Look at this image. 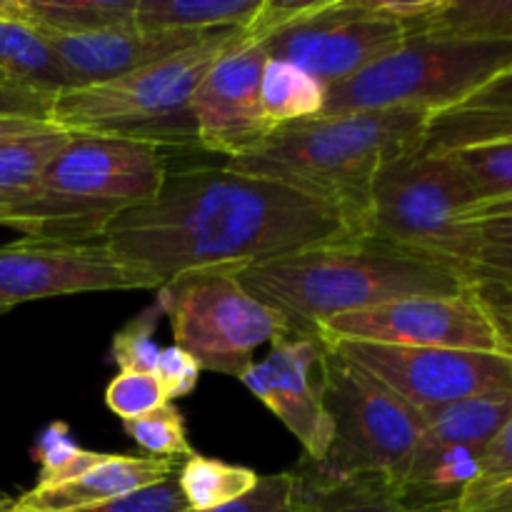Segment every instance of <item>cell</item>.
<instances>
[{
    "label": "cell",
    "instance_id": "obj_37",
    "mask_svg": "<svg viewBox=\"0 0 512 512\" xmlns=\"http://www.w3.org/2000/svg\"><path fill=\"white\" fill-rule=\"evenodd\" d=\"M55 95L28 88L23 83L0 75V118H33L50 123V108Z\"/></svg>",
    "mask_w": 512,
    "mask_h": 512
},
{
    "label": "cell",
    "instance_id": "obj_40",
    "mask_svg": "<svg viewBox=\"0 0 512 512\" xmlns=\"http://www.w3.org/2000/svg\"><path fill=\"white\" fill-rule=\"evenodd\" d=\"M458 508L478 512H512V478L500 485H493V488L463 495Z\"/></svg>",
    "mask_w": 512,
    "mask_h": 512
},
{
    "label": "cell",
    "instance_id": "obj_39",
    "mask_svg": "<svg viewBox=\"0 0 512 512\" xmlns=\"http://www.w3.org/2000/svg\"><path fill=\"white\" fill-rule=\"evenodd\" d=\"M480 300L488 308L490 318L498 325L500 335H503L505 345H508L512 355V290L510 288H475Z\"/></svg>",
    "mask_w": 512,
    "mask_h": 512
},
{
    "label": "cell",
    "instance_id": "obj_24",
    "mask_svg": "<svg viewBox=\"0 0 512 512\" xmlns=\"http://www.w3.org/2000/svg\"><path fill=\"white\" fill-rule=\"evenodd\" d=\"M0 75L50 95L65 90L63 73L48 43L5 13H0Z\"/></svg>",
    "mask_w": 512,
    "mask_h": 512
},
{
    "label": "cell",
    "instance_id": "obj_13",
    "mask_svg": "<svg viewBox=\"0 0 512 512\" xmlns=\"http://www.w3.org/2000/svg\"><path fill=\"white\" fill-rule=\"evenodd\" d=\"M323 340V338H320ZM418 413L512 390V355L323 340Z\"/></svg>",
    "mask_w": 512,
    "mask_h": 512
},
{
    "label": "cell",
    "instance_id": "obj_35",
    "mask_svg": "<svg viewBox=\"0 0 512 512\" xmlns=\"http://www.w3.org/2000/svg\"><path fill=\"white\" fill-rule=\"evenodd\" d=\"M188 500L178 485V475L160 480V483L145 485L128 495L108 500V503L93 505L78 512H188Z\"/></svg>",
    "mask_w": 512,
    "mask_h": 512
},
{
    "label": "cell",
    "instance_id": "obj_44",
    "mask_svg": "<svg viewBox=\"0 0 512 512\" xmlns=\"http://www.w3.org/2000/svg\"><path fill=\"white\" fill-rule=\"evenodd\" d=\"M3 313H5V310H3V308H0V315H3Z\"/></svg>",
    "mask_w": 512,
    "mask_h": 512
},
{
    "label": "cell",
    "instance_id": "obj_2",
    "mask_svg": "<svg viewBox=\"0 0 512 512\" xmlns=\"http://www.w3.org/2000/svg\"><path fill=\"white\" fill-rule=\"evenodd\" d=\"M428 110L388 108L320 115L275 128L258 148L225 168L258 175L323 200L360 235L375 175L390 160L423 150Z\"/></svg>",
    "mask_w": 512,
    "mask_h": 512
},
{
    "label": "cell",
    "instance_id": "obj_33",
    "mask_svg": "<svg viewBox=\"0 0 512 512\" xmlns=\"http://www.w3.org/2000/svg\"><path fill=\"white\" fill-rule=\"evenodd\" d=\"M165 403L170 400L155 373H118L105 388V405L123 423L143 418Z\"/></svg>",
    "mask_w": 512,
    "mask_h": 512
},
{
    "label": "cell",
    "instance_id": "obj_28",
    "mask_svg": "<svg viewBox=\"0 0 512 512\" xmlns=\"http://www.w3.org/2000/svg\"><path fill=\"white\" fill-rule=\"evenodd\" d=\"M105 458L108 453H93V450L80 448L68 425L55 420L38 435L33 445V460H38L40 468L35 488H55V485L70 483L103 463Z\"/></svg>",
    "mask_w": 512,
    "mask_h": 512
},
{
    "label": "cell",
    "instance_id": "obj_32",
    "mask_svg": "<svg viewBox=\"0 0 512 512\" xmlns=\"http://www.w3.org/2000/svg\"><path fill=\"white\" fill-rule=\"evenodd\" d=\"M160 318H163V310L158 305H150L113 335L110 360L118 365L120 373H155L160 350H163L155 343Z\"/></svg>",
    "mask_w": 512,
    "mask_h": 512
},
{
    "label": "cell",
    "instance_id": "obj_43",
    "mask_svg": "<svg viewBox=\"0 0 512 512\" xmlns=\"http://www.w3.org/2000/svg\"><path fill=\"white\" fill-rule=\"evenodd\" d=\"M443 512H478V510H460L458 508V510H443Z\"/></svg>",
    "mask_w": 512,
    "mask_h": 512
},
{
    "label": "cell",
    "instance_id": "obj_36",
    "mask_svg": "<svg viewBox=\"0 0 512 512\" xmlns=\"http://www.w3.org/2000/svg\"><path fill=\"white\" fill-rule=\"evenodd\" d=\"M200 373H203V368L198 365V360L190 353H185L183 348H178V345L160 350L158 365H155V378L163 383L168 400H178L193 393L198 388Z\"/></svg>",
    "mask_w": 512,
    "mask_h": 512
},
{
    "label": "cell",
    "instance_id": "obj_10",
    "mask_svg": "<svg viewBox=\"0 0 512 512\" xmlns=\"http://www.w3.org/2000/svg\"><path fill=\"white\" fill-rule=\"evenodd\" d=\"M512 410V390L425 410L423 435L408 470L395 485L413 512L458 510L478 480L480 460Z\"/></svg>",
    "mask_w": 512,
    "mask_h": 512
},
{
    "label": "cell",
    "instance_id": "obj_6",
    "mask_svg": "<svg viewBox=\"0 0 512 512\" xmlns=\"http://www.w3.org/2000/svg\"><path fill=\"white\" fill-rule=\"evenodd\" d=\"M243 28L213 30L180 53L105 83L60 90L48 120L68 133L113 135L158 148L160 143H198L193 95L208 70L238 45Z\"/></svg>",
    "mask_w": 512,
    "mask_h": 512
},
{
    "label": "cell",
    "instance_id": "obj_16",
    "mask_svg": "<svg viewBox=\"0 0 512 512\" xmlns=\"http://www.w3.org/2000/svg\"><path fill=\"white\" fill-rule=\"evenodd\" d=\"M323 355L325 343L318 335L295 333L275 340L268 358L238 378L300 440L305 463H320L333 438L323 405Z\"/></svg>",
    "mask_w": 512,
    "mask_h": 512
},
{
    "label": "cell",
    "instance_id": "obj_23",
    "mask_svg": "<svg viewBox=\"0 0 512 512\" xmlns=\"http://www.w3.org/2000/svg\"><path fill=\"white\" fill-rule=\"evenodd\" d=\"M325 85L288 60L268 58L260 75V108L275 128L323 115Z\"/></svg>",
    "mask_w": 512,
    "mask_h": 512
},
{
    "label": "cell",
    "instance_id": "obj_9",
    "mask_svg": "<svg viewBox=\"0 0 512 512\" xmlns=\"http://www.w3.org/2000/svg\"><path fill=\"white\" fill-rule=\"evenodd\" d=\"M243 268H203L158 288V305L170 320L178 348L203 370L240 378L255 363V350L295 335L288 318L255 300L238 273Z\"/></svg>",
    "mask_w": 512,
    "mask_h": 512
},
{
    "label": "cell",
    "instance_id": "obj_3",
    "mask_svg": "<svg viewBox=\"0 0 512 512\" xmlns=\"http://www.w3.org/2000/svg\"><path fill=\"white\" fill-rule=\"evenodd\" d=\"M238 280L255 300L283 313L300 335H315V325L340 313L475 290L458 273L423 255L360 235L248 265Z\"/></svg>",
    "mask_w": 512,
    "mask_h": 512
},
{
    "label": "cell",
    "instance_id": "obj_15",
    "mask_svg": "<svg viewBox=\"0 0 512 512\" xmlns=\"http://www.w3.org/2000/svg\"><path fill=\"white\" fill-rule=\"evenodd\" d=\"M265 63L263 43L243 28V38L208 70L190 103L200 148L230 160L258 148L273 133L260 108Z\"/></svg>",
    "mask_w": 512,
    "mask_h": 512
},
{
    "label": "cell",
    "instance_id": "obj_34",
    "mask_svg": "<svg viewBox=\"0 0 512 512\" xmlns=\"http://www.w3.org/2000/svg\"><path fill=\"white\" fill-rule=\"evenodd\" d=\"M303 480L298 473L258 475V483L233 503L208 512H300ZM190 512V510H188Z\"/></svg>",
    "mask_w": 512,
    "mask_h": 512
},
{
    "label": "cell",
    "instance_id": "obj_30",
    "mask_svg": "<svg viewBox=\"0 0 512 512\" xmlns=\"http://www.w3.org/2000/svg\"><path fill=\"white\" fill-rule=\"evenodd\" d=\"M468 178L478 203L512 198V140L445 153Z\"/></svg>",
    "mask_w": 512,
    "mask_h": 512
},
{
    "label": "cell",
    "instance_id": "obj_8",
    "mask_svg": "<svg viewBox=\"0 0 512 512\" xmlns=\"http://www.w3.org/2000/svg\"><path fill=\"white\" fill-rule=\"evenodd\" d=\"M512 68V43L408 35L363 73L325 90L323 115L418 108L430 115L463 103Z\"/></svg>",
    "mask_w": 512,
    "mask_h": 512
},
{
    "label": "cell",
    "instance_id": "obj_14",
    "mask_svg": "<svg viewBox=\"0 0 512 512\" xmlns=\"http://www.w3.org/2000/svg\"><path fill=\"white\" fill-rule=\"evenodd\" d=\"M158 290L150 275L115 258L105 243H23L0 248V308L105 290Z\"/></svg>",
    "mask_w": 512,
    "mask_h": 512
},
{
    "label": "cell",
    "instance_id": "obj_17",
    "mask_svg": "<svg viewBox=\"0 0 512 512\" xmlns=\"http://www.w3.org/2000/svg\"><path fill=\"white\" fill-rule=\"evenodd\" d=\"M30 28V25H28ZM53 50L63 73L65 90L98 85L143 65L180 53L200 43L208 33L188 30H145L138 25L105 30H63L33 28ZM213 33V30H210Z\"/></svg>",
    "mask_w": 512,
    "mask_h": 512
},
{
    "label": "cell",
    "instance_id": "obj_19",
    "mask_svg": "<svg viewBox=\"0 0 512 512\" xmlns=\"http://www.w3.org/2000/svg\"><path fill=\"white\" fill-rule=\"evenodd\" d=\"M505 140H512V68L463 103L430 115L420 153L445 155Z\"/></svg>",
    "mask_w": 512,
    "mask_h": 512
},
{
    "label": "cell",
    "instance_id": "obj_22",
    "mask_svg": "<svg viewBox=\"0 0 512 512\" xmlns=\"http://www.w3.org/2000/svg\"><path fill=\"white\" fill-rule=\"evenodd\" d=\"M70 140L68 130L48 125L35 133L0 143V215L23 203L43 178L45 168Z\"/></svg>",
    "mask_w": 512,
    "mask_h": 512
},
{
    "label": "cell",
    "instance_id": "obj_5",
    "mask_svg": "<svg viewBox=\"0 0 512 512\" xmlns=\"http://www.w3.org/2000/svg\"><path fill=\"white\" fill-rule=\"evenodd\" d=\"M475 203L468 178L450 155H405L375 175L360 238L423 255L473 288H495L488 253L463 218Z\"/></svg>",
    "mask_w": 512,
    "mask_h": 512
},
{
    "label": "cell",
    "instance_id": "obj_11",
    "mask_svg": "<svg viewBox=\"0 0 512 512\" xmlns=\"http://www.w3.org/2000/svg\"><path fill=\"white\" fill-rule=\"evenodd\" d=\"M313 333L323 340H345V343L510 355L478 290L460 295H420V298L340 313L315 325Z\"/></svg>",
    "mask_w": 512,
    "mask_h": 512
},
{
    "label": "cell",
    "instance_id": "obj_25",
    "mask_svg": "<svg viewBox=\"0 0 512 512\" xmlns=\"http://www.w3.org/2000/svg\"><path fill=\"white\" fill-rule=\"evenodd\" d=\"M303 480V478H300ZM300 512H413L400 500L398 488L383 475H358L338 483L303 480Z\"/></svg>",
    "mask_w": 512,
    "mask_h": 512
},
{
    "label": "cell",
    "instance_id": "obj_20",
    "mask_svg": "<svg viewBox=\"0 0 512 512\" xmlns=\"http://www.w3.org/2000/svg\"><path fill=\"white\" fill-rule=\"evenodd\" d=\"M138 0H0V13L30 28L105 30L135 25Z\"/></svg>",
    "mask_w": 512,
    "mask_h": 512
},
{
    "label": "cell",
    "instance_id": "obj_38",
    "mask_svg": "<svg viewBox=\"0 0 512 512\" xmlns=\"http://www.w3.org/2000/svg\"><path fill=\"white\" fill-rule=\"evenodd\" d=\"M510 478H512V410L508 420L503 423V428H500L498 433H495V438L490 440L488 450H485L483 460H480L478 480L465 490V495L475 493V490L493 488V485L505 483V480Z\"/></svg>",
    "mask_w": 512,
    "mask_h": 512
},
{
    "label": "cell",
    "instance_id": "obj_29",
    "mask_svg": "<svg viewBox=\"0 0 512 512\" xmlns=\"http://www.w3.org/2000/svg\"><path fill=\"white\" fill-rule=\"evenodd\" d=\"M463 218L488 253L495 288L512 290V198L475 203Z\"/></svg>",
    "mask_w": 512,
    "mask_h": 512
},
{
    "label": "cell",
    "instance_id": "obj_41",
    "mask_svg": "<svg viewBox=\"0 0 512 512\" xmlns=\"http://www.w3.org/2000/svg\"><path fill=\"white\" fill-rule=\"evenodd\" d=\"M53 123H45V120H33V118H0V143L10 138H20V135L35 133V130H43Z\"/></svg>",
    "mask_w": 512,
    "mask_h": 512
},
{
    "label": "cell",
    "instance_id": "obj_21",
    "mask_svg": "<svg viewBox=\"0 0 512 512\" xmlns=\"http://www.w3.org/2000/svg\"><path fill=\"white\" fill-rule=\"evenodd\" d=\"M260 8V0H138L135 25L145 30H210L243 28Z\"/></svg>",
    "mask_w": 512,
    "mask_h": 512
},
{
    "label": "cell",
    "instance_id": "obj_4",
    "mask_svg": "<svg viewBox=\"0 0 512 512\" xmlns=\"http://www.w3.org/2000/svg\"><path fill=\"white\" fill-rule=\"evenodd\" d=\"M168 175L158 145L113 135L70 133L33 193L0 215V225L33 243L88 245L110 225L150 203Z\"/></svg>",
    "mask_w": 512,
    "mask_h": 512
},
{
    "label": "cell",
    "instance_id": "obj_12",
    "mask_svg": "<svg viewBox=\"0 0 512 512\" xmlns=\"http://www.w3.org/2000/svg\"><path fill=\"white\" fill-rule=\"evenodd\" d=\"M408 30L375 13L370 0H315L313 8L263 40L268 58L288 60L333 88L398 50Z\"/></svg>",
    "mask_w": 512,
    "mask_h": 512
},
{
    "label": "cell",
    "instance_id": "obj_42",
    "mask_svg": "<svg viewBox=\"0 0 512 512\" xmlns=\"http://www.w3.org/2000/svg\"><path fill=\"white\" fill-rule=\"evenodd\" d=\"M0 512H13L8 508V503H0Z\"/></svg>",
    "mask_w": 512,
    "mask_h": 512
},
{
    "label": "cell",
    "instance_id": "obj_7",
    "mask_svg": "<svg viewBox=\"0 0 512 512\" xmlns=\"http://www.w3.org/2000/svg\"><path fill=\"white\" fill-rule=\"evenodd\" d=\"M320 373L333 438L320 463L303 460L300 478L323 485L383 475L398 485L423 435V415L328 343Z\"/></svg>",
    "mask_w": 512,
    "mask_h": 512
},
{
    "label": "cell",
    "instance_id": "obj_1",
    "mask_svg": "<svg viewBox=\"0 0 512 512\" xmlns=\"http://www.w3.org/2000/svg\"><path fill=\"white\" fill-rule=\"evenodd\" d=\"M345 235L323 200L223 165L168 170L160 193L115 220L100 243L160 288L190 270L248 268Z\"/></svg>",
    "mask_w": 512,
    "mask_h": 512
},
{
    "label": "cell",
    "instance_id": "obj_27",
    "mask_svg": "<svg viewBox=\"0 0 512 512\" xmlns=\"http://www.w3.org/2000/svg\"><path fill=\"white\" fill-rule=\"evenodd\" d=\"M258 483L255 470L193 453L178 470V485L190 512H208L233 503Z\"/></svg>",
    "mask_w": 512,
    "mask_h": 512
},
{
    "label": "cell",
    "instance_id": "obj_26",
    "mask_svg": "<svg viewBox=\"0 0 512 512\" xmlns=\"http://www.w3.org/2000/svg\"><path fill=\"white\" fill-rule=\"evenodd\" d=\"M415 35L512 43V0H443Z\"/></svg>",
    "mask_w": 512,
    "mask_h": 512
},
{
    "label": "cell",
    "instance_id": "obj_31",
    "mask_svg": "<svg viewBox=\"0 0 512 512\" xmlns=\"http://www.w3.org/2000/svg\"><path fill=\"white\" fill-rule=\"evenodd\" d=\"M123 430L150 458L175 460L195 453L185 430V418L175 403H165L143 418L128 420L123 423Z\"/></svg>",
    "mask_w": 512,
    "mask_h": 512
},
{
    "label": "cell",
    "instance_id": "obj_18",
    "mask_svg": "<svg viewBox=\"0 0 512 512\" xmlns=\"http://www.w3.org/2000/svg\"><path fill=\"white\" fill-rule=\"evenodd\" d=\"M175 475L173 460L150 455H108L100 465L80 478L55 488H33L20 498L8 500L13 512H78L93 505L128 495L145 485Z\"/></svg>",
    "mask_w": 512,
    "mask_h": 512
}]
</instances>
